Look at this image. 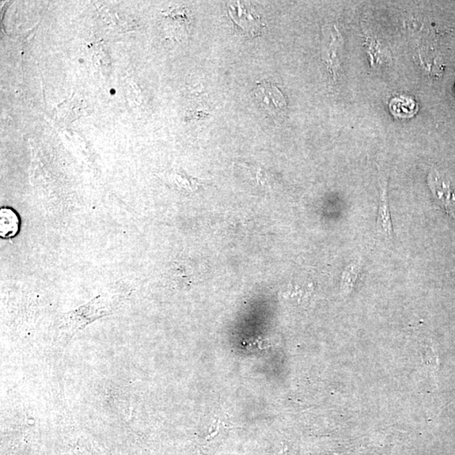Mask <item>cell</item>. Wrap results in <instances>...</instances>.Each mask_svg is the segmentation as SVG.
Instances as JSON below:
<instances>
[{"mask_svg": "<svg viewBox=\"0 0 455 455\" xmlns=\"http://www.w3.org/2000/svg\"><path fill=\"white\" fill-rule=\"evenodd\" d=\"M124 301L125 296L119 294L99 295L86 305L64 314L60 318V331L68 341L70 340L93 321L112 314Z\"/></svg>", "mask_w": 455, "mask_h": 455, "instance_id": "cell-1", "label": "cell"}, {"mask_svg": "<svg viewBox=\"0 0 455 455\" xmlns=\"http://www.w3.org/2000/svg\"><path fill=\"white\" fill-rule=\"evenodd\" d=\"M375 228H376L377 234L384 238L385 240H393V225L385 185H382L381 187L376 226Z\"/></svg>", "mask_w": 455, "mask_h": 455, "instance_id": "cell-6", "label": "cell"}, {"mask_svg": "<svg viewBox=\"0 0 455 455\" xmlns=\"http://www.w3.org/2000/svg\"><path fill=\"white\" fill-rule=\"evenodd\" d=\"M329 32L331 33L332 40L330 41V44L324 48L322 57H323V59L325 61L326 64H327L329 70L336 74V70L338 68V58H337L338 45L337 43H338L341 37L336 28L333 30L330 29Z\"/></svg>", "mask_w": 455, "mask_h": 455, "instance_id": "cell-11", "label": "cell"}, {"mask_svg": "<svg viewBox=\"0 0 455 455\" xmlns=\"http://www.w3.org/2000/svg\"><path fill=\"white\" fill-rule=\"evenodd\" d=\"M162 179L170 188L184 195L195 194L203 188L208 187L206 182L189 176L181 170H173L172 172L165 173Z\"/></svg>", "mask_w": 455, "mask_h": 455, "instance_id": "cell-5", "label": "cell"}, {"mask_svg": "<svg viewBox=\"0 0 455 455\" xmlns=\"http://www.w3.org/2000/svg\"><path fill=\"white\" fill-rule=\"evenodd\" d=\"M427 185L439 207L455 219V193L450 181L438 170H432L427 174Z\"/></svg>", "mask_w": 455, "mask_h": 455, "instance_id": "cell-4", "label": "cell"}, {"mask_svg": "<svg viewBox=\"0 0 455 455\" xmlns=\"http://www.w3.org/2000/svg\"><path fill=\"white\" fill-rule=\"evenodd\" d=\"M240 165L248 172L250 178L256 182L258 187L264 189H272L276 185V176L267 170L260 165L249 164V163H240Z\"/></svg>", "mask_w": 455, "mask_h": 455, "instance_id": "cell-8", "label": "cell"}, {"mask_svg": "<svg viewBox=\"0 0 455 455\" xmlns=\"http://www.w3.org/2000/svg\"><path fill=\"white\" fill-rule=\"evenodd\" d=\"M361 270L362 265L358 261H352L345 267L341 278L340 291L341 295L347 296L352 293Z\"/></svg>", "mask_w": 455, "mask_h": 455, "instance_id": "cell-9", "label": "cell"}, {"mask_svg": "<svg viewBox=\"0 0 455 455\" xmlns=\"http://www.w3.org/2000/svg\"><path fill=\"white\" fill-rule=\"evenodd\" d=\"M170 279L181 283H194L196 278V267L189 261H174L167 271Z\"/></svg>", "mask_w": 455, "mask_h": 455, "instance_id": "cell-7", "label": "cell"}, {"mask_svg": "<svg viewBox=\"0 0 455 455\" xmlns=\"http://www.w3.org/2000/svg\"><path fill=\"white\" fill-rule=\"evenodd\" d=\"M20 226L18 215L10 208H2L0 211V234L3 238L13 237Z\"/></svg>", "mask_w": 455, "mask_h": 455, "instance_id": "cell-10", "label": "cell"}, {"mask_svg": "<svg viewBox=\"0 0 455 455\" xmlns=\"http://www.w3.org/2000/svg\"><path fill=\"white\" fill-rule=\"evenodd\" d=\"M228 6L230 18L239 28L250 36L261 35L265 26L261 22L260 15L256 14L250 3L230 2Z\"/></svg>", "mask_w": 455, "mask_h": 455, "instance_id": "cell-3", "label": "cell"}, {"mask_svg": "<svg viewBox=\"0 0 455 455\" xmlns=\"http://www.w3.org/2000/svg\"><path fill=\"white\" fill-rule=\"evenodd\" d=\"M255 97L261 108L273 117H282L287 111V100L278 87L268 81L257 83Z\"/></svg>", "mask_w": 455, "mask_h": 455, "instance_id": "cell-2", "label": "cell"}]
</instances>
